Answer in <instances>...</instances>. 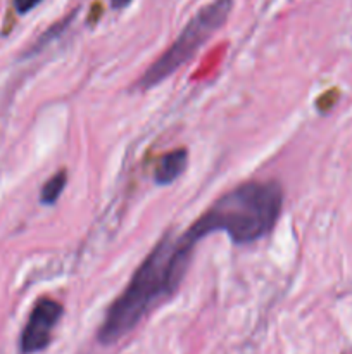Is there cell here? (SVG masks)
<instances>
[{
    "label": "cell",
    "mask_w": 352,
    "mask_h": 354,
    "mask_svg": "<svg viewBox=\"0 0 352 354\" xmlns=\"http://www.w3.org/2000/svg\"><path fill=\"white\" fill-rule=\"evenodd\" d=\"M76 12H78V9L71 10V14H69V16L62 17L61 21H57V23H54V24H52V26L48 28V30H45L43 33H41V37L38 38L37 41H35V45H33V47L30 48V52H28V55H33V54H37L38 50H41V48H43V47H47V45L50 44V41H54L55 38H57V37H61V35L64 33V30H68V26H69V24L72 23V19H75Z\"/></svg>",
    "instance_id": "52a82bcc"
},
{
    "label": "cell",
    "mask_w": 352,
    "mask_h": 354,
    "mask_svg": "<svg viewBox=\"0 0 352 354\" xmlns=\"http://www.w3.org/2000/svg\"><path fill=\"white\" fill-rule=\"evenodd\" d=\"M40 2L41 0H12L14 9H16V12L21 14V16H23V14H28L30 10H33Z\"/></svg>",
    "instance_id": "ba28073f"
},
{
    "label": "cell",
    "mask_w": 352,
    "mask_h": 354,
    "mask_svg": "<svg viewBox=\"0 0 352 354\" xmlns=\"http://www.w3.org/2000/svg\"><path fill=\"white\" fill-rule=\"evenodd\" d=\"M197 242L186 232H166L140 263L123 292L113 301L99 328L100 344L130 334L152 310L178 292L192 263Z\"/></svg>",
    "instance_id": "6da1fadb"
},
{
    "label": "cell",
    "mask_w": 352,
    "mask_h": 354,
    "mask_svg": "<svg viewBox=\"0 0 352 354\" xmlns=\"http://www.w3.org/2000/svg\"><path fill=\"white\" fill-rule=\"evenodd\" d=\"M66 185H68V171L61 169L55 175H52L47 182L43 183L40 190V203L43 206H54L59 201V197L64 192Z\"/></svg>",
    "instance_id": "8992f818"
},
{
    "label": "cell",
    "mask_w": 352,
    "mask_h": 354,
    "mask_svg": "<svg viewBox=\"0 0 352 354\" xmlns=\"http://www.w3.org/2000/svg\"><path fill=\"white\" fill-rule=\"evenodd\" d=\"M131 2H133V0H110V7H113L114 10H119L130 6Z\"/></svg>",
    "instance_id": "9c48e42d"
},
{
    "label": "cell",
    "mask_w": 352,
    "mask_h": 354,
    "mask_svg": "<svg viewBox=\"0 0 352 354\" xmlns=\"http://www.w3.org/2000/svg\"><path fill=\"white\" fill-rule=\"evenodd\" d=\"M186 166H188L186 149H175V151L166 152L154 169V182L162 187L171 185L185 173Z\"/></svg>",
    "instance_id": "5b68a950"
},
{
    "label": "cell",
    "mask_w": 352,
    "mask_h": 354,
    "mask_svg": "<svg viewBox=\"0 0 352 354\" xmlns=\"http://www.w3.org/2000/svg\"><path fill=\"white\" fill-rule=\"evenodd\" d=\"M283 199V187L275 180H251L214 201L186 230L195 242L223 232L233 244H254L276 227Z\"/></svg>",
    "instance_id": "7a4b0ae2"
},
{
    "label": "cell",
    "mask_w": 352,
    "mask_h": 354,
    "mask_svg": "<svg viewBox=\"0 0 352 354\" xmlns=\"http://www.w3.org/2000/svg\"><path fill=\"white\" fill-rule=\"evenodd\" d=\"M231 9L233 0H213L202 7L179 31L176 40L145 69L144 75L135 83V88L145 92L161 85L185 62L195 57L197 52L211 40V37L224 26Z\"/></svg>",
    "instance_id": "3957f363"
},
{
    "label": "cell",
    "mask_w": 352,
    "mask_h": 354,
    "mask_svg": "<svg viewBox=\"0 0 352 354\" xmlns=\"http://www.w3.org/2000/svg\"><path fill=\"white\" fill-rule=\"evenodd\" d=\"M64 315V306L48 297H41L35 303L23 334L19 339V348L23 354H35L48 348L52 341V332Z\"/></svg>",
    "instance_id": "277c9868"
}]
</instances>
